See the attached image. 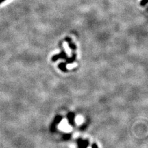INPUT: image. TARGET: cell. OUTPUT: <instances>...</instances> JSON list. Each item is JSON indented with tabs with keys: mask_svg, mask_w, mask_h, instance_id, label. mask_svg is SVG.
<instances>
[{
	"mask_svg": "<svg viewBox=\"0 0 148 148\" xmlns=\"http://www.w3.org/2000/svg\"><path fill=\"white\" fill-rule=\"evenodd\" d=\"M62 117L61 115H57L54 119L52 123L51 124L50 126V132L51 133H53L56 131V127L58 125L59 123L62 121Z\"/></svg>",
	"mask_w": 148,
	"mask_h": 148,
	"instance_id": "obj_1",
	"label": "cell"
},
{
	"mask_svg": "<svg viewBox=\"0 0 148 148\" xmlns=\"http://www.w3.org/2000/svg\"><path fill=\"white\" fill-rule=\"evenodd\" d=\"M89 145L90 142L88 140H82V138H78L77 140L78 148H87Z\"/></svg>",
	"mask_w": 148,
	"mask_h": 148,
	"instance_id": "obj_2",
	"label": "cell"
},
{
	"mask_svg": "<svg viewBox=\"0 0 148 148\" xmlns=\"http://www.w3.org/2000/svg\"><path fill=\"white\" fill-rule=\"evenodd\" d=\"M67 120L69 122V124H70L71 126L75 125V114L73 112H70L68 114Z\"/></svg>",
	"mask_w": 148,
	"mask_h": 148,
	"instance_id": "obj_3",
	"label": "cell"
},
{
	"mask_svg": "<svg viewBox=\"0 0 148 148\" xmlns=\"http://www.w3.org/2000/svg\"><path fill=\"white\" fill-rule=\"evenodd\" d=\"M71 137V134H66V135H64L63 136V138L64 140H70Z\"/></svg>",
	"mask_w": 148,
	"mask_h": 148,
	"instance_id": "obj_4",
	"label": "cell"
},
{
	"mask_svg": "<svg viewBox=\"0 0 148 148\" xmlns=\"http://www.w3.org/2000/svg\"><path fill=\"white\" fill-rule=\"evenodd\" d=\"M147 3H148V0H141L140 3L141 6H145Z\"/></svg>",
	"mask_w": 148,
	"mask_h": 148,
	"instance_id": "obj_5",
	"label": "cell"
},
{
	"mask_svg": "<svg viewBox=\"0 0 148 148\" xmlns=\"http://www.w3.org/2000/svg\"><path fill=\"white\" fill-rule=\"evenodd\" d=\"M92 148H98V146L96 143H94V144H92Z\"/></svg>",
	"mask_w": 148,
	"mask_h": 148,
	"instance_id": "obj_6",
	"label": "cell"
},
{
	"mask_svg": "<svg viewBox=\"0 0 148 148\" xmlns=\"http://www.w3.org/2000/svg\"><path fill=\"white\" fill-rule=\"evenodd\" d=\"M3 1H4V0H0V3H2Z\"/></svg>",
	"mask_w": 148,
	"mask_h": 148,
	"instance_id": "obj_7",
	"label": "cell"
}]
</instances>
